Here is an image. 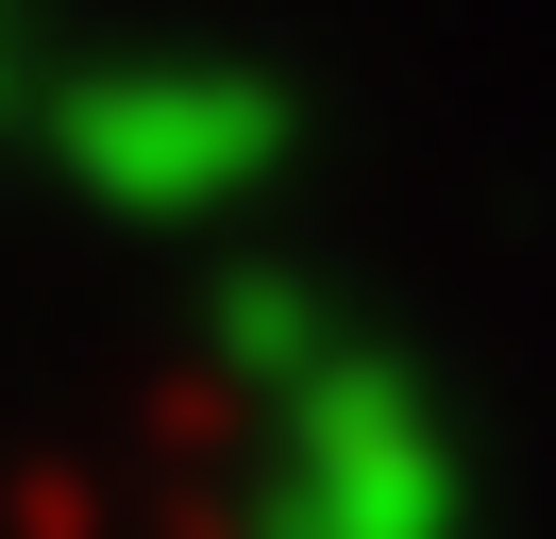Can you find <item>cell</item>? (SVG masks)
<instances>
[{"instance_id":"obj_1","label":"cell","mask_w":556,"mask_h":539,"mask_svg":"<svg viewBox=\"0 0 556 539\" xmlns=\"http://www.w3.org/2000/svg\"><path fill=\"white\" fill-rule=\"evenodd\" d=\"M439 523H455V455L388 354H338L320 388H287V472L253 539H439Z\"/></svg>"},{"instance_id":"obj_2","label":"cell","mask_w":556,"mask_h":539,"mask_svg":"<svg viewBox=\"0 0 556 539\" xmlns=\"http://www.w3.org/2000/svg\"><path fill=\"white\" fill-rule=\"evenodd\" d=\"M51 135H68V168L102 202H136V220H203V202H237L253 168H270L287 101L237 85V67H102V85L51 101Z\"/></svg>"},{"instance_id":"obj_3","label":"cell","mask_w":556,"mask_h":539,"mask_svg":"<svg viewBox=\"0 0 556 539\" xmlns=\"http://www.w3.org/2000/svg\"><path fill=\"white\" fill-rule=\"evenodd\" d=\"M0 101H17V0H0Z\"/></svg>"}]
</instances>
